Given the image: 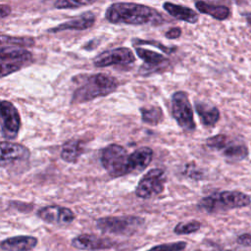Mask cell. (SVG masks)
Listing matches in <instances>:
<instances>
[{"label": "cell", "mask_w": 251, "mask_h": 251, "mask_svg": "<svg viewBox=\"0 0 251 251\" xmlns=\"http://www.w3.org/2000/svg\"><path fill=\"white\" fill-rule=\"evenodd\" d=\"M105 18L111 24L125 25H159L164 22L162 16L153 8L127 2H118L110 5L105 13Z\"/></svg>", "instance_id": "cell-1"}, {"label": "cell", "mask_w": 251, "mask_h": 251, "mask_svg": "<svg viewBox=\"0 0 251 251\" xmlns=\"http://www.w3.org/2000/svg\"><path fill=\"white\" fill-rule=\"evenodd\" d=\"M119 86L118 80L108 75L95 74L77 87L72 96V104H80L91 101L98 97H103L114 92Z\"/></svg>", "instance_id": "cell-2"}, {"label": "cell", "mask_w": 251, "mask_h": 251, "mask_svg": "<svg viewBox=\"0 0 251 251\" xmlns=\"http://www.w3.org/2000/svg\"><path fill=\"white\" fill-rule=\"evenodd\" d=\"M250 202L251 198L246 193L237 190H225L203 197L199 201L198 207L208 213H215L246 207Z\"/></svg>", "instance_id": "cell-3"}, {"label": "cell", "mask_w": 251, "mask_h": 251, "mask_svg": "<svg viewBox=\"0 0 251 251\" xmlns=\"http://www.w3.org/2000/svg\"><path fill=\"white\" fill-rule=\"evenodd\" d=\"M144 224V219L136 216H109L96 221L97 228L104 233L131 235Z\"/></svg>", "instance_id": "cell-4"}, {"label": "cell", "mask_w": 251, "mask_h": 251, "mask_svg": "<svg viewBox=\"0 0 251 251\" xmlns=\"http://www.w3.org/2000/svg\"><path fill=\"white\" fill-rule=\"evenodd\" d=\"M128 156L123 146L110 144L102 150L100 161L103 168L112 177H120L130 174Z\"/></svg>", "instance_id": "cell-5"}, {"label": "cell", "mask_w": 251, "mask_h": 251, "mask_svg": "<svg viewBox=\"0 0 251 251\" xmlns=\"http://www.w3.org/2000/svg\"><path fill=\"white\" fill-rule=\"evenodd\" d=\"M32 61V54L24 48L0 47V78L22 70L30 65Z\"/></svg>", "instance_id": "cell-6"}, {"label": "cell", "mask_w": 251, "mask_h": 251, "mask_svg": "<svg viewBox=\"0 0 251 251\" xmlns=\"http://www.w3.org/2000/svg\"><path fill=\"white\" fill-rule=\"evenodd\" d=\"M172 114L181 128L189 131L195 129L192 107L184 91H176L173 94Z\"/></svg>", "instance_id": "cell-7"}, {"label": "cell", "mask_w": 251, "mask_h": 251, "mask_svg": "<svg viewBox=\"0 0 251 251\" xmlns=\"http://www.w3.org/2000/svg\"><path fill=\"white\" fill-rule=\"evenodd\" d=\"M165 173L162 169H152L148 171L138 181L135 194L142 199L150 198L160 194L164 190Z\"/></svg>", "instance_id": "cell-8"}, {"label": "cell", "mask_w": 251, "mask_h": 251, "mask_svg": "<svg viewBox=\"0 0 251 251\" xmlns=\"http://www.w3.org/2000/svg\"><path fill=\"white\" fill-rule=\"evenodd\" d=\"M0 126L2 134L7 139H15L21 127V117L13 103L0 100Z\"/></svg>", "instance_id": "cell-9"}, {"label": "cell", "mask_w": 251, "mask_h": 251, "mask_svg": "<svg viewBox=\"0 0 251 251\" xmlns=\"http://www.w3.org/2000/svg\"><path fill=\"white\" fill-rule=\"evenodd\" d=\"M134 61L135 56L129 48L118 47L115 49L104 51L97 55L93 60V64L95 67L104 68L113 65L127 66L133 64Z\"/></svg>", "instance_id": "cell-10"}, {"label": "cell", "mask_w": 251, "mask_h": 251, "mask_svg": "<svg viewBox=\"0 0 251 251\" xmlns=\"http://www.w3.org/2000/svg\"><path fill=\"white\" fill-rule=\"evenodd\" d=\"M37 217L45 223L57 226L70 225L75 219V215L71 209L59 205H49L39 209Z\"/></svg>", "instance_id": "cell-11"}, {"label": "cell", "mask_w": 251, "mask_h": 251, "mask_svg": "<svg viewBox=\"0 0 251 251\" xmlns=\"http://www.w3.org/2000/svg\"><path fill=\"white\" fill-rule=\"evenodd\" d=\"M29 150L23 144L1 141L0 142V167H7L12 164L28 160Z\"/></svg>", "instance_id": "cell-12"}, {"label": "cell", "mask_w": 251, "mask_h": 251, "mask_svg": "<svg viewBox=\"0 0 251 251\" xmlns=\"http://www.w3.org/2000/svg\"><path fill=\"white\" fill-rule=\"evenodd\" d=\"M115 241L109 237L94 234H79L72 239V246L79 250H104L114 247Z\"/></svg>", "instance_id": "cell-13"}, {"label": "cell", "mask_w": 251, "mask_h": 251, "mask_svg": "<svg viewBox=\"0 0 251 251\" xmlns=\"http://www.w3.org/2000/svg\"><path fill=\"white\" fill-rule=\"evenodd\" d=\"M95 23V15L91 12L81 14L68 22L48 29V32H59L63 30H83L91 27Z\"/></svg>", "instance_id": "cell-14"}, {"label": "cell", "mask_w": 251, "mask_h": 251, "mask_svg": "<svg viewBox=\"0 0 251 251\" xmlns=\"http://www.w3.org/2000/svg\"><path fill=\"white\" fill-rule=\"evenodd\" d=\"M38 239L32 235H17L0 242L3 251H30L37 245Z\"/></svg>", "instance_id": "cell-15"}, {"label": "cell", "mask_w": 251, "mask_h": 251, "mask_svg": "<svg viewBox=\"0 0 251 251\" xmlns=\"http://www.w3.org/2000/svg\"><path fill=\"white\" fill-rule=\"evenodd\" d=\"M153 158V150L149 147H140L134 150L128 156V166L130 173L141 172L145 170L151 163Z\"/></svg>", "instance_id": "cell-16"}, {"label": "cell", "mask_w": 251, "mask_h": 251, "mask_svg": "<svg viewBox=\"0 0 251 251\" xmlns=\"http://www.w3.org/2000/svg\"><path fill=\"white\" fill-rule=\"evenodd\" d=\"M163 8L175 19L183 21L189 24H194L198 21V15L196 12L188 7L176 5L171 2H165Z\"/></svg>", "instance_id": "cell-17"}, {"label": "cell", "mask_w": 251, "mask_h": 251, "mask_svg": "<svg viewBox=\"0 0 251 251\" xmlns=\"http://www.w3.org/2000/svg\"><path fill=\"white\" fill-rule=\"evenodd\" d=\"M83 153V143L78 139H70L64 143L61 158L67 163H75Z\"/></svg>", "instance_id": "cell-18"}, {"label": "cell", "mask_w": 251, "mask_h": 251, "mask_svg": "<svg viewBox=\"0 0 251 251\" xmlns=\"http://www.w3.org/2000/svg\"><path fill=\"white\" fill-rule=\"evenodd\" d=\"M137 56L143 60L145 63V66L148 69H153V68H159V67H164L168 64V60L160 53H157L155 51H151L148 49L144 48H136L135 49Z\"/></svg>", "instance_id": "cell-19"}, {"label": "cell", "mask_w": 251, "mask_h": 251, "mask_svg": "<svg viewBox=\"0 0 251 251\" xmlns=\"http://www.w3.org/2000/svg\"><path fill=\"white\" fill-rule=\"evenodd\" d=\"M195 110L204 126H214L220 119V112L214 106H209L205 103L197 102L195 103Z\"/></svg>", "instance_id": "cell-20"}, {"label": "cell", "mask_w": 251, "mask_h": 251, "mask_svg": "<svg viewBox=\"0 0 251 251\" xmlns=\"http://www.w3.org/2000/svg\"><path fill=\"white\" fill-rule=\"evenodd\" d=\"M195 7L196 9L206 15H209L217 20L220 21H224L226 19H227L230 15L229 9L226 6H217V5H212V4H208L204 1H197L195 3Z\"/></svg>", "instance_id": "cell-21"}, {"label": "cell", "mask_w": 251, "mask_h": 251, "mask_svg": "<svg viewBox=\"0 0 251 251\" xmlns=\"http://www.w3.org/2000/svg\"><path fill=\"white\" fill-rule=\"evenodd\" d=\"M223 150H224L223 154L227 159H230L233 161L242 160V159L246 158L248 155V149L244 144L227 142Z\"/></svg>", "instance_id": "cell-22"}, {"label": "cell", "mask_w": 251, "mask_h": 251, "mask_svg": "<svg viewBox=\"0 0 251 251\" xmlns=\"http://www.w3.org/2000/svg\"><path fill=\"white\" fill-rule=\"evenodd\" d=\"M140 113L142 121L152 126L158 125L163 120V111L157 106L151 108H141Z\"/></svg>", "instance_id": "cell-23"}, {"label": "cell", "mask_w": 251, "mask_h": 251, "mask_svg": "<svg viewBox=\"0 0 251 251\" xmlns=\"http://www.w3.org/2000/svg\"><path fill=\"white\" fill-rule=\"evenodd\" d=\"M32 37H19L0 34V45H12L15 47H30L34 45Z\"/></svg>", "instance_id": "cell-24"}, {"label": "cell", "mask_w": 251, "mask_h": 251, "mask_svg": "<svg viewBox=\"0 0 251 251\" xmlns=\"http://www.w3.org/2000/svg\"><path fill=\"white\" fill-rule=\"evenodd\" d=\"M200 226L201 223L196 220H192L189 222H181L175 226L174 232L176 234H189L199 230Z\"/></svg>", "instance_id": "cell-25"}, {"label": "cell", "mask_w": 251, "mask_h": 251, "mask_svg": "<svg viewBox=\"0 0 251 251\" xmlns=\"http://www.w3.org/2000/svg\"><path fill=\"white\" fill-rule=\"evenodd\" d=\"M97 0H56L54 7L56 9H75L93 4Z\"/></svg>", "instance_id": "cell-26"}, {"label": "cell", "mask_w": 251, "mask_h": 251, "mask_svg": "<svg viewBox=\"0 0 251 251\" xmlns=\"http://www.w3.org/2000/svg\"><path fill=\"white\" fill-rule=\"evenodd\" d=\"M186 247V242L176 241L171 243H164L156 245L147 251H182Z\"/></svg>", "instance_id": "cell-27"}, {"label": "cell", "mask_w": 251, "mask_h": 251, "mask_svg": "<svg viewBox=\"0 0 251 251\" xmlns=\"http://www.w3.org/2000/svg\"><path fill=\"white\" fill-rule=\"evenodd\" d=\"M227 142H228L227 137L225 134H217V135L209 137L206 140V144L209 147L214 148V149H218V150L224 149Z\"/></svg>", "instance_id": "cell-28"}, {"label": "cell", "mask_w": 251, "mask_h": 251, "mask_svg": "<svg viewBox=\"0 0 251 251\" xmlns=\"http://www.w3.org/2000/svg\"><path fill=\"white\" fill-rule=\"evenodd\" d=\"M133 44H140V45H151V46H155L157 48H159L160 50H162L163 52L167 53V54H171L174 52V50L176 48H172V47H168V46H165L163 45L161 42H158V41H155V40H142V39H133Z\"/></svg>", "instance_id": "cell-29"}, {"label": "cell", "mask_w": 251, "mask_h": 251, "mask_svg": "<svg viewBox=\"0 0 251 251\" xmlns=\"http://www.w3.org/2000/svg\"><path fill=\"white\" fill-rule=\"evenodd\" d=\"M181 34V29L179 27H173L171 29H169L165 35L168 39H176V38H178Z\"/></svg>", "instance_id": "cell-30"}, {"label": "cell", "mask_w": 251, "mask_h": 251, "mask_svg": "<svg viewBox=\"0 0 251 251\" xmlns=\"http://www.w3.org/2000/svg\"><path fill=\"white\" fill-rule=\"evenodd\" d=\"M237 242L244 246H251V234L243 233L237 237Z\"/></svg>", "instance_id": "cell-31"}, {"label": "cell", "mask_w": 251, "mask_h": 251, "mask_svg": "<svg viewBox=\"0 0 251 251\" xmlns=\"http://www.w3.org/2000/svg\"><path fill=\"white\" fill-rule=\"evenodd\" d=\"M11 14V7L9 5L0 4V19H4Z\"/></svg>", "instance_id": "cell-32"}, {"label": "cell", "mask_w": 251, "mask_h": 251, "mask_svg": "<svg viewBox=\"0 0 251 251\" xmlns=\"http://www.w3.org/2000/svg\"><path fill=\"white\" fill-rule=\"evenodd\" d=\"M245 16H246V20H247L248 24L251 25V13H249V14H247Z\"/></svg>", "instance_id": "cell-33"}]
</instances>
